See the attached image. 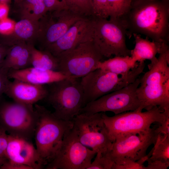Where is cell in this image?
<instances>
[{"mask_svg": "<svg viewBox=\"0 0 169 169\" xmlns=\"http://www.w3.org/2000/svg\"><path fill=\"white\" fill-rule=\"evenodd\" d=\"M117 19L129 38L142 34L162 46L169 45V0H133L128 10Z\"/></svg>", "mask_w": 169, "mask_h": 169, "instance_id": "obj_1", "label": "cell"}, {"mask_svg": "<svg viewBox=\"0 0 169 169\" xmlns=\"http://www.w3.org/2000/svg\"><path fill=\"white\" fill-rule=\"evenodd\" d=\"M159 56L148 64L149 70L140 77L136 90L141 105L138 109L149 110L157 106L169 112V100L165 98L164 90L169 84V48L162 50Z\"/></svg>", "mask_w": 169, "mask_h": 169, "instance_id": "obj_2", "label": "cell"}, {"mask_svg": "<svg viewBox=\"0 0 169 169\" xmlns=\"http://www.w3.org/2000/svg\"><path fill=\"white\" fill-rule=\"evenodd\" d=\"M37 120L34 136L36 149L44 166L54 158L66 133L73 125L72 121L55 116L43 106L35 104Z\"/></svg>", "mask_w": 169, "mask_h": 169, "instance_id": "obj_3", "label": "cell"}, {"mask_svg": "<svg viewBox=\"0 0 169 169\" xmlns=\"http://www.w3.org/2000/svg\"><path fill=\"white\" fill-rule=\"evenodd\" d=\"M167 115H169V112H164L157 106L144 112L137 109L112 116H108L105 112L102 114L104 123L113 141L117 138L127 135L148 131L153 123H162Z\"/></svg>", "mask_w": 169, "mask_h": 169, "instance_id": "obj_4", "label": "cell"}, {"mask_svg": "<svg viewBox=\"0 0 169 169\" xmlns=\"http://www.w3.org/2000/svg\"><path fill=\"white\" fill-rule=\"evenodd\" d=\"M78 79L67 78L49 84L45 99L60 119L72 121L84 106L83 90Z\"/></svg>", "mask_w": 169, "mask_h": 169, "instance_id": "obj_5", "label": "cell"}, {"mask_svg": "<svg viewBox=\"0 0 169 169\" xmlns=\"http://www.w3.org/2000/svg\"><path fill=\"white\" fill-rule=\"evenodd\" d=\"M56 57L57 71L69 78L78 79L98 69L103 57L92 40L64 51Z\"/></svg>", "mask_w": 169, "mask_h": 169, "instance_id": "obj_6", "label": "cell"}, {"mask_svg": "<svg viewBox=\"0 0 169 169\" xmlns=\"http://www.w3.org/2000/svg\"><path fill=\"white\" fill-rule=\"evenodd\" d=\"M92 41L103 57L131 56L125 29L117 19L93 18Z\"/></svg>", "mask_w": 169, "mask_h": 169, "instance_id": "obj_7", "label": "cell"}, {"mask_svg": "<svg viewBox=\"0 0 169 169\" xmlns=\"http://www.w3.org/2000/svg\"><path fill=\"white\" fill-rule=\"evenodd\" d=\"M33 105L0 102V126L8 134L31 140L34 137L37 115Z\"/></svg>", "mask_w": 169, "mask_h": 169, "instance_id": "obj_8", "label": "cell"}, {"mask_svg": "<svg viewBox=\"0 0 169 169\" xmlns=\"http://www.w3.org/2000/svg\"><path fill=\"white\" fill-rule=\"evenodd\" d=\"M102 114H79L72 120L73 128L83 145L96 153H106L110 151L113 141L109 135Z\"/></svg>", "mask_w": 169, "mask_h": 169, "instance_id": "obj_9", "label": "cell"}, {"mask_svg": "<svg viewBox=\"0 0 169 169\" xmlns=\"http://www.w3.org/2000/svg\"><path fill=\"white\" fill-rule=\"evenodd\" d=\"M156 127L154 125L148 131L115 139L108 152L115 164V166L136 161L146 156L149 147L157 139L159 133L156 131Z\"/></svg>", "mask_w": 169, "mask_h": 169, "instance_id": "obj_10", "label": "cell"}, {"mask_svg": "<svg viewBox=\"0 0 169 169\" xmlns=\"http://www.w3.org/2000/svg\"><path fill=\"white\" fill-rule=\"evenodd\" d=\"M96 153L79 140L73 128L65 135L53 160L47 169H88Z\"/></svg>", "mask_w": 169, "mask_h": 169, "instance_id": "obj_11", "label": "cell"}, {"mask_svg": "<svg viewBox=\"0 0 169 169\" xmlns=\"http://www.w3.org/2000/svg\"><path fill=\"white\" fill-rule=\"evenodd\" d=\"M140 81L139 77L126 87L88 103L81 109L79 114H93L110 111L116 115L137 110L141 105L136 94Z\"/></svg>", "mask_w": 169, "mask_h": 169, "instance_id": "obj_12", "label": "cell"}, {"mask_svg": "<svg viewBox=\"0 0 169 169\" xmlns=\"http://www.w3.org/2000/svg\"><path fill=\"white\" fill-rule=\"evenodd\" d=\"M84 17L67 9L47 12L39 20V26L35 44L44 50L61 37L77 21Z\"/></svg>", "mask_w": 169, "mask_h": 169, "instance_id": "obj_13", "label": "cell"}, {"mask_svg": "<svg viewBox=\"0 0 169 169\" xmlns=\"http://www.w3.org/2000/svg\"><path fill=\"white\" fill-rule=\"evenodd\" d=\"M80 83L85 106L104 95L126 86L128 80L125 75L97 69L81 77Z\"/></svg>", "mask_w": 169, "mask_h": 169, "instance_id": "obj_14", "label": "cell"}, {"mask_svg": "<svg viewBox=\"0 0 169 169\" xmlns=\"http://www.w3.org/2000/svg\"><path fill=\"white\" fill-rule=\"evenodd\" d=\"M93 17H83L75 22L58 40L45 49L55 57L78 45L92 40Z\"/></svg>", "mask_w": 169, "mask_h": 169, "instance_id": "obj_15", "label": "cell"}, {"mask_svg": "<svg viewBox=\"0 0 169 169\" xmlns=\"http://www.w3.org/2000/svg\"><path fill=\"white\" fill-rule=\"evenodd\" d=\"M8 135L5 153L8 161L28 166L32 169L44 167L36 147L30 140Z\"/></svg>", "mask_w": 169, "mask_h": 169, "instance_id": "obj_16", "label": "cell"}, {"mask_svg": "<svg viewBox=\"0 0 169 169\" xmlns=\"http://www.w3.org/2000/svg\"><path fill=\"white\" fill-rule=\"evenodd\" d=\"M10 81L4 94L13 101L27 105H33L45 99L48 90L43 85H37L13 79Z\"/></svg>", "mask_w": 169, "mask_h": 169, "instance_id": "obj_17", "label": "cell"}, {"mask_svg": "<svg viewBox=\"0 0 169 169\" xmlns=\"http://www.w3.org/2000/svg\"><path fill=\"white\" fill-rule=\"evenodd\" d=\"M8 75L9 79H16L43 85L69 78L58 71L43 70L32 66L20 70L10 69Z\"/></svg>", "mask_w": 169, "mask_h": 169, "instance_id": "obj_18", "label": "cell"}, {"mask_svg": "<svg viewBox=\"0 0 169 169\" xmlns=\"http://www.w3.org/2000/svg\"><path fill=\"white\" fill-rule=\"evenodd\" d=\"M39 26V21L21 18L15 23L13 33L4 36L0 43L8 46L20 43L34 45Z\"/></svg>", "mask_w": 169, "mask_h": 169, "instance_id": "obj_19", "label": "cell"}, {"mask_svg": "<svg viewBox=\"0 0 169 169\" xmlns=\"http://www.w3.org/2000/svg\"><path fill=\"white\" fill-rule=\"evenodd\" d=\"M31 44L20 43L10 46L0 66L9 70H16L31 67Z\"/></svg>", "mask_w": 169, "mask_h": 169, "instance_id": "obj_20", "label": "cell"}, {"mask_svg": "<svg viewBox=\"0 0 169 169\" xmlns=\"http://www.w3.org/2000/svg\"><path fill=\"white\" fill-rule=\"evenodd\" d=\"M154 146L147 155V169H166L169 166V135L160 132Z\"/></svg>", "mask_w": 169, "mask_h": 169, "instance_id": "obj_21", "label": "cell"}, {"mask_svg": "<svg viewBox=\"0 0 169 169\" xmlns=\"http://www.w3.org/2000/svg\"><path fill=\"white\" fill-rule=\"evenodd\" d=\"M135 46L131 50V56L136 62H144L146 60L152 61L156 59V55L161 50L169 45L162 46L154 41H150L147 38H143L140 34H133Z\"/></svg>", "mask_w": 169, "mask_h": 169, "instance_id": "obj_22", "label": "cell"}, {"mask_svg": "<svg viewBox=\"0 0 169 169\" xmlns=\"http://www.w3.org/2000/svg\"><path fill=\"white\" fill-rule=\"evenodd\" d=\"M138 63L130 56H115L103 61H100L98 69L118 74H128L132 69L136 67Z\"/></svg>", "mask_w": 169, "mask_h": 169, "instance_id": "obj_23", "label": "cell"}, {"mask_svg": "<svg viewBox=\"0 0 169 169\" xmlns=\"http://www.w3.org/2000/svg\"><path fill=\"white\" fill-rule=\"evenodd\" d=\"M31 52L32 67L43 70L57 71V58L50 52L37 49L33 44L31 45Z\"/></svg>", "mask_w": 169, "mask_h": 169, "instance_id": "obj_24", "label": "cell"}, {"mask_svg": "<svg viewBox=\"0 0 169 169\" xmlns=\"http://www.w3.org/2000/svg\"><path fill=\"white\" fill-rule=\"evenodd\" d=\"M18 5L21 19L39 21L47 12L43 0H23Z\"/></svg>", "mask_w": 169, "mask_h": 169, "instance_id": "obj_25", "label": "cell"}, {"mask_svg": "<svg viewBox=\"0 0 169 169\" xmlns=\"http://www.w3.org/2000/svg\"><path fill=\"white\" fill-rule=\"evenodd\" d=\"M65 2L67 9L73 13L82 17H92L90 0H65Z\"/></svg>", "mask_w": 169, "mask_h": 169, "instance_id": "obj_26", "label": "cell"}, {"mask_svg": "<svg viewBox=\"0 0 169 169\" xmlns=\"http://www.w3.org/2000/svg\"><path fill=\"white\" fill-rule=\"evenodd\" d=\"M133 0H107L110 12L109 18L117 19L131 7Z\"/></svg>", "mask_w": 169, "mask_h": 169, "instance_id": "obj_27", "label": "cell"}, {"mask_svg": "<svg viewBox=\"0 0 169 169\" xmlns=\"http://www.w3.org/2000/svg\"><path fill=\"white\" fill-rule=\"evenodd\" d=\"M94 160L92 161L88 169H114L115 164L108 152L96 153Z\"/></svg>", "mask_w": 169, "mask_h": 169, "instance_id": "obj_28", "label": "cell"}, {"mask_svg": "<svg viewBox=\"0 0 169 169\" xmlns=\"http://www.w3.org/2000/svg\"><path fill=\"white\" fill-rule=\"evenodd\" d=\"M93 18H108L110 12L107 0H90Z\"/></svg>", "mask_w": 169, "mask_h": 169, "instance_id": "obj_29", "label": "cell"}, {"mask_svg": "<svg viewBox=\"0 0 169 169\" xmlns=\"http://www.w3.org/2000/svg\"><path fill=\"white\" fill-rule=\"evenodd\" d=\"M149 157L147 155L136 161H132L120 166H115L114 169H146L144 163Z\"/></svg>", "mask_w": 169, "mask_h": 169, "instance_id": "obj_30", "label": "cell"}, {"mask_svg": "<svg viewBox=\"0 0 169 169\" xmlns=\"http://www.w3.org/2000/svg\"><path fill=\"white\" fill-rule=\"evenodd\" d=\"M47 12L67 9L65 0H43Z\"/></svg>", "mask_w": 169, "mask_h": 169, "instance_id": "obj_31", "label": "cell"}, {"mask_svg": "<svg viewBox=\"0 0 169 169\" xmlns=\"http://www.w3.org/2000/svg\"><path fill=\"white\" fill-rule=\"evenodd\" d=\"M15 23L6 18L0 20V34L5 35L12 33L14 29Z\"/></svg>", "mask_w": 169, "mask_h": 169, "instance_id": "obj_32", "label": "cell"}, {"mask_svg": "<svg viewBox=\"0 0 169 169\" xmlns=\"http://www.w3.org/2000/svg\"><path fill=\"white\" fill-rule=\"evenodd\" d=\"M9 69L0 66V99L10 81L8 77Z\"/></svg>", "mask_w": 169, "mask_h": 169, "instance_id": "obj_33", "label": "cell"}, {"mask_svg": "<svg viewBox=\"0 0 169 169\" xmlns=\"http://www.w3.org/2000/svg\"><path fill=\"white\" fill-rule=\"evenodd\" d=\"M9 135L0 126V156L6 158V151L7 146Z\"/></svg>", "mask_w": 169, "mask_h": 169, "instance_id": "obj_34", "label": "cell"}, {"mask_svg": "<svg viewBox=\"0 0 169 169\" xmlns=\"http://www.w3.org/2000/svg\"><path fill=\"white\" fill-rule=\"evenodd\" d=\"M1 169H32L29 166L7 160L0 167Z\"/></svg>", "mask_w": 169, "mask_h": 169, "instance_id": "obj_35", "label": "cell"}, {"mask_svg": "<svg viewBox=\"0 0 169 169\" xmlns=\"http://www.w3.org/2000/svg\"><path fill=\"white\" fill-rule=\"evenodd\" d=\"M156 128L158 133L161 132L169 135V115H167L164 121Z\"/></svg>", "mask_w": 169, "mask_h": 169, "instance_id": "obj_36", "label": "cell"}, {"mask_svg": "<svg viewBox=\"0 0 169 169\" xmlns=\"http://www.w3.org/2000/svg\"><path fill=\"white\" fill-rule=\"evenodd\" d=\"M8 11L7 3L0 2V20L7 18Z\"/></svg>", "mask_w": 169, "mask_h": 169, "instance_id": "obj_37", "label": "cell"}, {"mask_svg": "<svg viewBox=\"0 0 169 169\" xmlns=\"http://www.w3.org/2000/svg\"><path fill=\"white\" fill-rule=\"evenodd\" d=\"M10 46L0 43V65L5 59Z\"/></svg>", "mask_w": 169, "mask_h": 169, "instance_id": "obj_38", "label": "cell"}, {"mask_svg": "<svg viewBox=\"0 0 169 169\" xmlns=\"http://www.w3.org/2000/svg\"><path fill=\"white\" fill-rule=\"evenodd\" d=\"M7 160V159L0 156V168Z\"/></svg>", "mask_w": 169, "mask_h": 169, "instance_id": "obj_39", "label": "cell"}, {"mask_svg": "<svg viewBox=\"0 0 169 169\" xmlns=\"http://www.w3.org/2000/svg\"><path fill=\"white\" fill-rule=\"evenodd\" d=\"M23 0H14L15 3L17 4H19Z\"/></svg>", "mask_w": 169, "mask_h": 169, "instance_id": "obj_40", "label": "cell"}, {"mask_svg": "<svg viewBox=\"0 0 169 169\" xmlns=\"http://www.w3.org/2000/svg\"><path fill=\"white\" fill-rule=\"evenodd\" d=\"M9 0H0V2L7 3Z\"/></svg>", "mask_w": 169, "mask_h": 169, "instance_id": "obj_41", "label": "cell"}, {"mask_svg": "<svg viewBox=\"0 0 169 169\" xmlns=\"http://www.w3.org/2000/svg\"></svg>", "mask_w": 169, "mask_h": 169, "instance_id": "obj_42", "label": "cell"}]
</instances>
